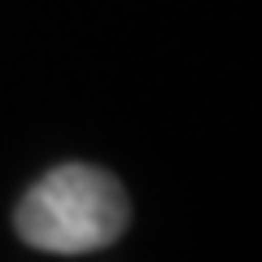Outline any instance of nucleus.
Listing matches in <instances>:
<instances>
[{"label": "nucleus", "instance_id": "1", "mask_svg": "<svg viewBox=\"0 0 262 262\" xmlns=\"http://www.w3.org/2000/svg\"><path fill=\"white\" fill-rule=\"evenodd\" d=\"M131 227V201L122 184L101 166L66 162L22 192L13 232L22 245L53 258H88L110 249Z\"/></svg>", "mask_w": 262, "mask_h": 262}]
</instances>
